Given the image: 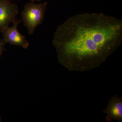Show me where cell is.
I'll use <instances>...</instances> for the list:
<instances>
[{
  "label": "cell",
  "instance_id": "6da1fadb",
  "mask_svg": "<svg viewBox=\"0 0 122 122\" xmlns=\"http://www.w3.org/2000/svg\"><path fill=\"white\" fill-rule=\"evenodd\" d=\"M122 20L102 13L74 15L57 28L52 44L58 61L70 71L99 67L120 46Z\"/></svg>",
  "mask_w": 122,
  "mask_h": 122
},
{
  "label": "cell",
  "instance_id": "7a4b0ae2",
  "mask_svg": "<svg viewBox=\"0 0 122 122\" xmlns=\"http://www.w3.org/2000/svg\"><path fill=\"white\" fill-rule=\"evenodd\" d=\"M47 5V2L36 4L32 1L24 5L21 14L22 21L30 35L33 34L35 29L42 23Z\"/></svg>",
  "mask_w": 122,
  "mask_h": 122
},
{
  "label": "cell",
  "instance_id": "3957f363",
  "mask_svg": "<svg viewBox=\"0 0 122 122\" xmlns=\"http://www.w3.org/2000/svg\"><path fill=\"white\" fill-rule=\"evenodd\" d=\"M18 7L9 0H0V32L16 21Z\"/></svg>",
  "mask_w": 122,
  "mask_h": 122
},
{
  "label": "cell",
  "instance_id": "277c9868",
  "mask_svg": "<svg viewBox=\"0 0 122 122\" xmlns=\"http://www.w3.org/2000/svg\"><path fill=\"white\" fill-rule=\"evenodd\" d=\"M22 21V20H16L12 26L3 29L1 32L5 43H8L11 45L19 46L26 49L29 45V42L25 37L19 32L17 28L18 24Z\"/></svg>",
  "mask_w": 122,
  "mask_h": 122
},
{
  "label": "cell",
  "instance_id": "5b68a950",
  "mask_svg": "<svg viewBox=\"0 0 122 122\" xmlns=\"http://www.w3.org/2000/svg\"><path fill=\"white\" fill-rule=\"evenodd\" d=\"M106 114L107 122H111L115 120L119 122H122V97L119 98L115 94L109 99L107 107L102 111Z\"/></svg>",
  "mask_w": 122,
  "mask_h": 122
},
{
  "label": "cell",
  "instance_id": "8992f818",
  "mask_svg": "<svg viewBox=\"0 0 122 122\" xmlns=\"http://www.w3.org/2000/svg\"><path fill=\"white\" fill-rule=\"evenodd\" d=\"M5 42L3 39H0V58L4 51L5 49Z\"/></svg>",
  "mask_w": 122,
  "mask_h": 122
},
{
  "label": "cell",
  "instance_id": "52a82bcc",
  "mask_svg": "<svg viewBox=\"0 0 122 122\" xmlns=\"http://www.w3.org/2000/svg\"><path fill=\"white\" fill-rule=\"evenodd\" d=\"M32 2H34L35 1H36V2H39V1H41L43 0H30Z\"/></svg>",
  "mask_w": 122,
  "mask_h": 122
},
{
  "label": "cell",
  "instance_id": "ba28073f",
  "mask_svg": "<svg viewBox=\"0 0 122 122\" xmlns=\"http://www.w3.org/2000/svg\"><path fill=\"white\" fill-rule=\"evenodd\" d=\"M1 122L0 118V122Z\"/></svg>",
  "mask_w": 122,
  "mask_h": 122
}]
</instances>
